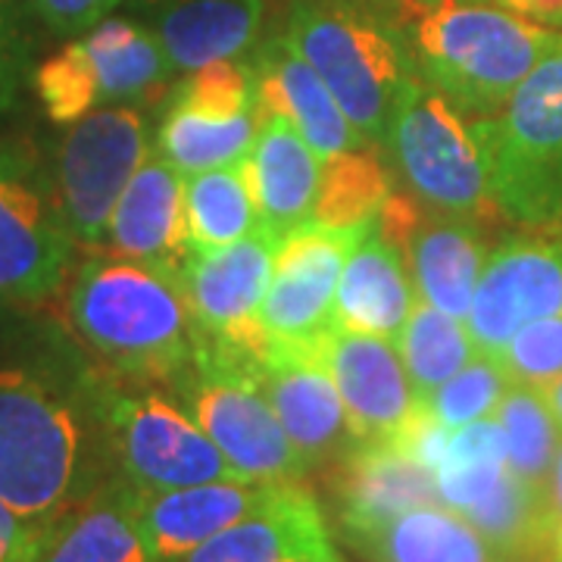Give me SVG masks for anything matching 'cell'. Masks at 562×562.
I'll return each instance as SVG.
<instances>
[{"mask_svg": "<svg viewBox=\"0 0 562 562\" xmlns=\"http://www.w3.org/2000/svg\"><path fill=\"white\" fill-rule=\"evenodd\" d=\"M260 113L244 116H210L179 103H169L157 128V150L181 176H198L206 169H220L247 160L254 140L260 135Z\"/></svg>", "mask_w": 562, "mask_h": 562, "instance_id": "83f0119b", "label": "cell"}, {"mask_svg": "<svg viewBox=\"0 0 562 562\" xmlns=\"http://www.w3.org/2000/svg\"><path fill=\"white\" fill-rule=\"evenodd\" d=\"M419 79L460 113L494 116L531 69L562 47V29L491 0H419L397 7Z\"/></svg>", "mask_w": 562, "mask_h": 562, "instance_id": "7a4b0ae2", "label": "cell"}, {"mask_svg": "<svg viewBox=\"0 0 562 562\" xmlns=\"http://www.w3.org/2000/svg\"><path fill=\"white\" fill-rule=\"evenodd\" d=\"M384 147L406 191L425 210L465 220L497 213L472 122L422 79L403 94Z\"/></svg>", "mask_w": 562, "mask_h": 562, "instance_id": "ba28073f", "label": "cell"}, {"mask_svg": "<svg viewBox=\"0 0 562 562\" xmlns=\"http://www.w3.org/2000/svg\"><path fill=\"white\" fill-rule=\"evenodd\" d=\"M54 525L32 522L0 501V562H41Z\"/></svg>", "mask_w": 562, "mask_h": 562, "instance_id": "8d00e7d4", "label": "cell"}, {"mask_svg": "<svg viewBox=\"0 0 562 562\" xmlns=\"http://www.w3.org/2000/svg\"><path fill=\"white\" fill-rule=\"evenodd\" d=\"M169 562H344V557L319 501L301 482H288L241 522Z\"/></svg>", "mask_w": 562, "mask_h": 562, "instance_id": "ac0fdd59", "label": "cell"}, {"mask_svg": "<svg viewBox=\"0 0 562 562\" xmlns=\"http://www.w3.org/2000/svg\"><path fill=\"white\" fill-rule=\"evenodd\" d=\"M406 3H419V0H394V7H406Z\"/></svg>", "mask_w": 562, "mask_h": 562, "instance_id": "f6af8a7d", "label": "cell"}, {"mask_svg": "<svg viewBox=\"0 0 562 562\" xmlns=\"http://www.w3.org/2000/svg\"><path fill=\"white\" fill-rule=\"evenodd\" d=\"M413 306L416 288L406 266V254L375 216L369 232L353 244V250L344 260L331 322L335 328L397 341Z\"/></svg>", "mask_w": 562, "mask_h": 562, "instance_id": "603a6c76", "label": "cell"}, {"mask_svg": "<svg viewBox=\"0 0 562 562\" xmlns=\"http://www.w3.org/2000/svg\"><path fill=\"white\" fill-rule=\"evenodd\" d=\"M250 63L257 69L262 113L288 116L303 140L316 150V157L328 160V157L366 150L369 140L344 116L328 85L303 60V54L288 35L262 41Z\"/></svg>", "mask_w": 562, "mask_h": 562, "instance_id": "ffe728a7", "label": "cell"}, {"mask_svg": "<svg viewBox=\"0 0 562 562\" xmlns=\"http://www.w3.org/2000/svg\"><path fill=\"white\" fill-rule=\"evenodd\" d=\"M562 316V241L513 238L491 250L469 306V335L482 357H497L522 325Z\"/></svg>", "mask_w": 562, "mask_h": 562, "instance_id": "9a60e30c", "label": "cell"}, {"mask_svg": "<svg viewBox=\"0 0 562 562\" xmlns=\"http://www.w3.org/2000/svg\"><path fill=\"white\" fill-rule=\"evenodd\" d=\"M66 316L110 372L140 382H176L203 338L179 281L122 257L81 262Z\"/></svg>", "mask_w": 562, "mask_h": 562, "instance_id": "3957f363", "label": "cell"}, {"mask_svg": "<svg viewBox=\"0 0 562 562\" xmlns=\"http://www.w3.org/2000/svg\"><path fill=\"white\" fill-rule=\"evenodd\" d=\"M172 72L176 66L154 29L103 20L41 63L35 94L50 120L72 125L101 106H138L160 98Z\"/></svg>", "mask_w": 562, "mask_h": 562, "instance_id": "9c48e42d", "label": "cell"}, {"mask_svg": "<svg viewBox=\"0 0 562 562\" xmlns=\"http://www.w3.org/2000/svg\"><path fill=\"white\" fill-rule=\"evenodd\" d=\"M254 198L260 213V232L276 241L291 238L313 222L319 198L322 157L303 140L294 122L281 113H262L260 135L247 154Z\"/></svg>", "mask_w": 562, "mask_h": 562, "instance_id": "cb8c5ba5", "label": "cell"}, {"mask_svg": "<svg viewBox=\"0 0 562 562\" xmlns=\"http://www.w3.org/2000/svg\"><path fill=\"white\" fill-rule=\"evenodd\" d=\"M284 35L362 138L384 144L403 94L419 81L397 16L372 0H291Z\"/></svg>", "mask_w": 562, "mask_h": 562, "instance_id": "277c9868", "label": "cell"}, {"mask_svg": "<svg viewBox=\"0 0 562 562\" xmlns=\"http://www.w3.org/2000/svg\"><path fill=\"white\" fill-rule=\"evenodd\" d=\"M397 344L406 375L419 397L453 379L465 362L479 357L465 319H457L422 301L413 306Z\"/></svg>", "mask_w": 562, "mask_h": 562, "instance_id": "1f68e13d", "label": "cell"}, {"mask_svg": "<svg viewBox=\"0 0 562 562\" xmlns=\"http://www.w3.org/2000/svg\"><path fill=\"white\" fill-rule=\"evenodd\" d=\"M331 497L344 538L382 525L419 503H438L435 472L397 443H357L335 462Z\"/></svg>", "mask_w": 562, "mask_h": 562, "instance_id": "44dd1931", "label": "cell"}, {"mask_svg": "<svg viewBox=\"0 0 562 562\" xmlns=\"http://www.w3.org/2000/svg\"><path fill=\"white\" fill-rule=\"evenodd\" d=\"M509 384L513 382L506 379L501 362L479 353L475 360L465 362L453 379H447L435 391L419 397V403L428 416H435L447 431H453L469 422L494 416Z\"/></svg>", "mask_w": 562, "mask_h": 562, "instance_id": "e575fe53", "label": "cell"}, {"mask_svg": "<svg viewBox=\"0 0 562 562\" xmlns=\"http://www.w3.org/2000/svg\"><path fill=\"white\" fill-rule=\"evenodd\" d=\"M379 225L403 247L416 297L465 319L491 257L479 220L431 213L422 210V203L391 194L379 213Z\"/></svg>", "mask_w": 562, "mask_h": 562, "instance_id": "5bb4252c", "label": "cell"}, {"mask_svg": "<svg viewBox=\"0 0 562 562\" xmlns=\"http://www.w3.org/2000/svg\"><path fill=\"white\" fill-rule=\"evenodd\" d=\"M550 553H553V562H562V531L550 538Z\"/></svg>", "mask_w": 562, "mask_h": 562, "instance_id": "7bdbcfd3", "label": "cell"}, {"mask_svg": "<svg viewBox=\"0 0 562 562\" xmlns=\"http://www.w3.org/2000/svg\"><path fill=\"white\" fill-rule=\"evenodd\" d=\"M494 3H501V7L513 10V13H522V0H494Z\"/></svg>", "mask_w": 562, "mask_h": 562, "instance_id": "ee69618b", "label": "cell"}, {"mask_svg": "<svg viewBox=\"0 0 562 562\" xmlns=\"http://www.w3.org/2000/svg\"><path fill=\"white\" fill-rule=\"evenodd\" d=\"M543 397H547V403H550V409H553V416H557V422L562 425V375L557 379V382L550 384L547 391H543Z\"/></svg>", "mask_w": 562, "mask_h": 562, "instance_id": "60d3db41", "label": "cell"}, {"mask_svg": "<svg viewBox=\"0 0 562 562\" xmlns=\"http://www.w3.org/2000/svg\"><path fill=\"white\" fill-rule=\"evenodd\" d=\"M279 244L266 232L216 250H191L181 262L179 281L194 325L206 341L254 353L260 344L262 294L272 279Z\"/></svg>", "mask_w": 562, "mask_h": 562, "instance_id": "4fadbf2b", "label": "cell"}, {"mask_svg": "<svg viewBox=\"0 0 562 562\" xmlns=\"http://www.w3.org/2000/svg\"><path fill=\"white\" fill-rule=\"evenodd\" d=\"M491 201L506 220L541 228L562 220V47L541 60L494 116H479Z\"/></svg>", "mask_w": 562, "mask_h": 562, "instance_id": "8992f818", "label": "cell"}, {"mask_svg": "<svg viewBox=\"0 0 562 562\" xmlns=\"http://www.w3.org/2000/svg\"><path fill=\"white\" fill-rule=\"evenodd\" d=\"M391 198V179L384 166L366 150L322 160V181L313 222L319 225H362L382 213Z\"/></svg>", "mask_w": 562, "mask_h": 562, "instance_id": "836d02e7", "label": "cell"}, {"mask_svg": "<svg viewBox=\"0 0 562 562\" xmlns=\"http://www.w3.org/2000/svg\"><path fill=\"white\" fill-rule=\"evenodd\" d=\"M172 387L241 479L284 484L303 482L313 472L260 387L244 372L235 347L201 338L198 357Z\"/></svg>", "mask_w": 562, "mask_h": 562, "instance_id": "52a82bcc", "label": "cell"}, {"mask_svg": "<svg viewBox=\"0 0 562 562\" xmlns=\"http://www.w3.org/2000/svg\"><path fill=\"white\" fill-rule=\"evenodd\" d=\"M35 3L44 22L63 38H76L81 32L94 29L120 7V0H35Z\"/></svg>", "mask_w": 562, "mask_h": 562, "instance_id": "74e56055", "label": "cell"}, {"mask_svg": "<svg viewBox=\"0 0 562 562\" xmlns=\"http://www.w3.org/2000/svg\"><path fill=\"white\" fill-rule=\"evenodd\" d=\"M147 157V120L132 103L103 106L72 122L57 154L54 184L66 228L79 247L103 244L125 184Z\"/></svg>", "mask_w": 562, "mask_h": 562, "instance_id": "7c38bea8", "label": "cell"}, {"mask_svg": "<svg viewBox=\"0 0 562 562\" xmlns=\"http://www.w3.org/2000/svg\"><path fill=\"white\" fill-rule=\"evenodd\" d=\"M372 222L347 228L310 222L279 244L272 279L257 313L260 344L244 357H322V344L335 328L331 310L341 266Z\"/></svg>", "mask_w": 562, "mask_h": 562, "instance_id": "30bf717a", "label": "cell"}, {"mask_svg": "<svg viewBox=\"0 0 562 562\" xmlns=\"http://www.w3.org/2000/svg\"><path fill=\"white\" fill-rule=\"evenodd\" d=\"M262 29V0H169L154 35L181 72L244 57Z\"/></svg>", "mask_w": 562, "mask_h": 562, "instance_id": "484cf974", "label": "cell"}, {"mask_svg": "<svg viewBox=\"0 0 562 562\" xmlns=\"http://www.w3.org/2000/svg\"><path fill=\"white\" fill-rule=\"evenodd\" d=\"M81 394L101 425L113 475L138 491L241 479L181 401L150 382L94 372L81 382Z\"/></svg>", "mask_w": 562, "mask_h": 562, "instance_id": "5b68a950", "label": "cell"}, {"mask_svg": "<svg viewBox=\"0 0 562 562\" xmlns=\"http://www.w3.org/2000/svg\"><path fill=\"white\" fill-rule=\"evenodd\" d=\"M322 360L341 394L357 443H391L419 413V394L394 341L331 328L322 344Z\"/></svg>", "mask_w": 562, "mask_h": 562, "instance_id": "2e32d148", "label": "cell"}, {"mask_svg": "<svg viewBox=\"0 0 562 562\" xmlns=\"http://www.w3.org/2000/svg\"><path fill=\"white\" fill-rule=\"evenodd\" d=\"M22 66L20 0H0V110L13 101Z\"/></svg>", "mask_w": 562, "mask_h": 562, "instance_id": "f35d334b", "label": "cell"}, {"mask_svg": "<svg viewBox=\"0 0 562 562\" xmlns=\"http://www.w3.org/2000/svg\"><path fill=\"white\" fill-rule=\"evenodd\" d=\"M506 438L494 416L453 428L443 443V457L435 469L441 503L465 513L482 503L506 475Z\"/></svg>", "mask_w": 562, "mask_h": 562, "instance_id": "f546056e", "label": "cell"}, {"mask_svg": "<svg viewBox=\"0 0 562 562\" xmlns=\"http://www.w3.org/2000/svg\"><path fill=\"white\" fill-rule=\"evenodd\" d=\"M494 562H541V560H535L531 553H501Z\"/></svg>", "mask_w": 562, "mask_h": 562, "instance_id": "b9f144b4", "label": "cell"}, {"mask_svg": "<svg viewBox=\"0 0 562 562\" xmlns=\"http://www.w3.org/2000/svg\"><path fill=\"white\" fill-rule=\"evenodd\" d=\"M506 438V462L525 482L547 491L550 469L562 443V425L553 416L543 391L509 384L501 406L494 413Z\"/></svg>", "mask_w": 562, "mask_h": 562, "instance_id": "d6a6232c", "label": "cell"}, {"mask_svg": "<svg viewBox=\"0 0 562 562\" xmlns=\"http://www.w3.org/2000/svg\"><path fill=\"white\" fill-rule=\"evenodd\" d=\"M350 543L372 562H494L497 550L447 503H419Z\"/></svg>", "mask_w": 562, "mask_h": 562, "instance_id": "4316f807", "label": "cell"}, {"mask_svg": "<svg viewBox=\"0 0 562 562\" xmlns=\"http://www.w3.org/2000/svg\"><path fill=\"white\" fill-rule=\"evenodd\" d=\"M184 176L162 157H147L125 184L120 203L106 225L110 250L122 260L150 266L176 279L188 260V213Z\"/></svg>", "mask_w": 562, "mask_h": 562, "instance_id": "d6986e66", "label": "cell"}, {"mask_svg": "<svg viewBox=\"0 0 562 562\" xmlns=\"http://www.w3.org/2000/svg\"><path fill=\"white\" fill-rule=\"evenodd\" d=\"M547 503H550V519H553V535H557V531H562V443H560V450H557L553 469H550Z\"/></svg>", "mask_w": 562, "mask_h": 562, "instance_id": "ab89813d", "label": "cell"}, {"mask_svg": "<svg viewBox=\"0 0 562 562\" xmlns=\"http://www.w3.org/2000/svg\"><path fill=\"white\" fill-rule=\"evenodd\" d=\"M184 213L191 250H216L260 232V213L247 160L188 176Z\"/></svg>", "mask_w": 562, "mask_h": 562, "instance_id": "f1b7e54d", "label": "cell"}, {"mask_svg": "<svg viewBox=\"0 0 562 562\" xmlns=\"http://www.w3.org/2000/svg\"><path fill=\"white\" fill-rule=\"evenodd\" d=\"M41 562H157L138 519V487L120 475L54 525Z\"/></svg>", "mask_w": 562, "mask_h": 562, "instance_id": "d4e9b609", "label": "cell"}, {"mask_svg": "<svg viewBox=\"0 0 562 562\" xmlns=\"http://www.w3.org/2000/svg\"><path fill=\"white\" fill-rule=\"evenodd\" d=\"M113 465L85 394L44 375L0 366V501L41 525L85 503Z\"/></svg>", "mask_w": 562, "mask_h": 562, "instance_id": "6da1fadb", "label": "cell"}, {"mask_svg": "<svg viewBox=\"0 0 562 562\" xmlns=\"http://www.w3.org/2000/svg\"><path fill=\"white\" fill-rule=\"evenodd\" d=\"M462 516L482 531V538L497 550V557L535 553L541 547H550V538H553L547 491L525 482L513 469H506L501 484Z\"/></svg>", "mask_w": 562, "mask_h": 562, "instance_id": "4dcf8cb0", "label": "cell"}, {"mask_svg": "<svg viewBox=\"0 0 562 562\" xmlns=\"http://www.w3.org/2000/svg\"><path fill=\"white\" fill-rule=\"evenodd\" d=\"M494 360L513 384L547 391L562 375V316L522 325Z\"/></svg>", "mask_w": 562, "mask_h": 562, "instance_id": "d590c367", "label": "cell"}, {"mask_svg": "<svg viewBox=\"0 0 562 562\" xmlns=\"http://www.w3.org/2000/svg\"><path fill=\"white\" fill-rule=\"evenodd\" d=\"M241 357L244 372L260 387L272 413L279 416L284 435L301 450V457L316 469L322 462H338L357 447L350 422L344 413L341 394L322 357Z\"/></svg>", "mask_w": 562, "mask_h": 562, "instance_id": "e0dca14e", "label": "cell"}, {"mask_svg": "<svg viewBox=\"0 0 562 562\" xmlns=\"http://www.w3.org/2000/svg\"><path fill=\"white\" fill-rule=\"evenodd\" d=\"M276 487V482L222 479L172 491H138V519L154 560H179L181 553L260 509Z\"/></svg>", "mask_w": 562, "mask_h": 562, "instance_id": "7402d4cb", "label": "cell"}, {"mask_svg": "<svg viewBox=\"0 0 562 562\" xmlns=\"http://www.w3.org/2000/svg\"><path fill=\"white\" fill-rule=\"evenodd\" d=\"M57 184L22 140H0V301L54 297L72 262Z\"/></svg>", "mask_w": 562, "mask_h": 562, "instance_id": "8fae6325", "label": "cell"}]
</instances>
